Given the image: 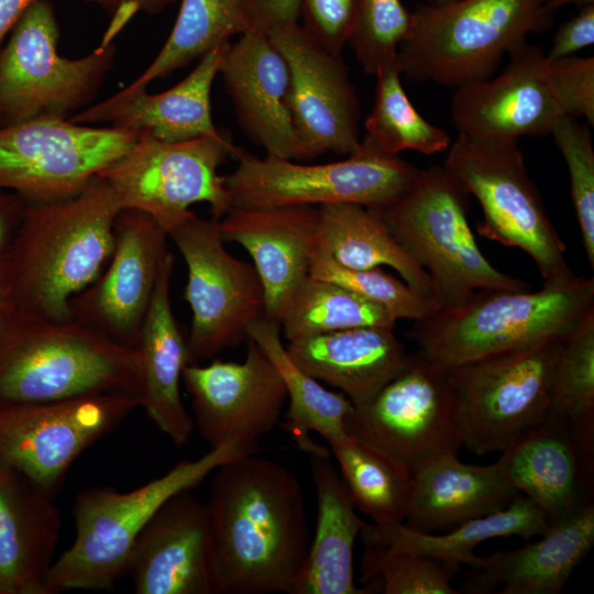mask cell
I'll list each match as a JSON object with an SVG mask.
<instances>
[{"label":"cell","instance_id":"obj_1","mask_svg":"<svg viewBox=\"0 0 594 594\" xmlns=\"http://www.w3.org/2000/svg\"><path fill=\"white\" fill-rule=\"evenodd\" d=\"M211 474L207 505L220 594H293L310 543L296 475L255 453Z\"/></svg>","mask_w":594,"mask_h":594},{"label":"cell","instance_id":"obj_2","mask_svg":"<svg viewBox=\"0 0 594 594\" xmlns=\"http://www.w3.org/2000/svg\"><path fill=\"white\" fill-rule=\"evenodd\" d=\"M121 209L112 188L98 176L70 198L26 202L0 271L12 315L72 318L70 300L111 257Z\"/></svg>","mask_w":594,"mask_h":594},{"label":"cell","instance_id":"obj_3","mask_svg":"<svg viewBox=\"0 0 594 594\" xmlns=\"http://www.w3.org/2000/svg\"><path fill=\"white\" fill-rule=\"evenodd\" d=\"M121 393L142 395L141 355L75 318L16 315L0 327V407Z\"/></svg>","mask_w":594,"mask_h":594},{"label":"cell","instance_id":"obj_4","mask_svg":"<svg viewBox=\"0 0 594 594\" xmlns=\"http://www.w3.org/2000/svg\"><path fill=\"white\" fill-rule=\"evenodd\" d=\"M594 312L593 277L543 280L540 289H476L414 321L408 331L427 360L444 367L572 334Z\"/></svg>","mask_w":594,"mask_h":594},{"label":"cell","instance_id":"obj_5","mask_svg":"<svg viewBox=\"0 0 594 594\" xmlns=\"http://www.w3.org/2000/svg\"><path fill=\"white\" fill-rule=\"evenodd\" d=\"M547 0H455L419 3L397 51L402 75L458 88L485 80L530 33L548 29Z\"/></svg>","mask_w":594,"mask_h":594},{"label":"cell","instance_id":"obj_6","mask_svg":"<svg viewBox=\"0 0 594 594\" xmlns=\"http://www.w3.org/2000/svg\"><path fill=\"white\" fill-rule=\"evenodd\" d=\"M245 454L233 446L210 448L180 461L164 475L130 491L94 487L75 501L76 536L51 566L47 594L69 590H111L127 574L133 546L160 507L177 493L200 484L220 464Z\"/></svg>","mask_w":594,"mask_h":594},{"label":"cell","instance_id":"obj_7","mask_svg":"<svg viewBox=\"0 0 594 594\" xmlns=\"http://www.w3.org/2000/svg\"><path fill=\"white\" fill-rule=\"evenodd\" d=\"M471 195L442 166L420 169L407 191L381 210L391 230L430 277L439 306L476 289L528 290L518 277L493 266L468 221Z\"/></svg>","mask_w":594,"mask_h":594},{"label":"cell","instance_id":"obj_8","mask_svg":"<svg viewBox=\"0 0 594 594\" xmlns=\"http://www.w3.org/2000/svg\"><path fill=\"white\" fill-rule=\"evenodd\" d=\"M232 156L238 165L222 177L231 208L239 209L358 204L383 210L407 191L420 172L366 136L344 160L323 164L271 155L260 158L239 146Z\"/></svg>","mask_w":594,"mask_h":594},{"label":"cell","instance_id":"obj_9","mask_svg":"<svg viewBox=\"0 0 594 594\" xmlns=\"http://www.w3.org/2000/svg\"><path fill=\"white\" fill-rule=\"evenodd\" d=\"M566 338L447 367L462 446L477 455L502 453L547 418L554 373Z\"/></svg>","mask_w":594,"mask_h":594},{"label":"cell","instance_id":"obj_10","mask_svg":"<svg viewBox=\"0 0 594 594\" xmlns=\"http://www.w3.org/2000/svg\"><path fill=\"white\" fill-rule=\"evenodd\" d=\"M442 166L481 206L482 237L529 255L543 280L574 275L566 248L530 179L518 141L459 134Z\"/></svg>","mask_w":594,"mask_h":594},{"label":"cell","instance_id":"obj_11","mask_svg":"<svg viewBox=\"0 0 594 594\" xmlns=\"http://www.w3.org/2000/svg\"><path fill=\"white\" fill-rule=\"evenodd\" d=\"M59 29L52 3L34 1L0 52V124L66 118L97 94L114 58L112 43L85 57L58 54Z\"/></svg>","mask_w":594,"mask_h":594},{"label":"cell","instance_id":"obj_12","mask_svg":"<svg viewBox=\"0 0 594 594\" xmlns=\"http://www.w3.org/2000/svg\"><path fill=\"white\" fill-rule=\"evenodd\" d=\"M234 146L223 132L182 142L139 134L134 144L98 177L112 188L122 209L146 213L167 233L194 204H208L216 220L231 209L218 169Z\"/></svg>","mask_w":594,"mask_h":594},{"label":"cell","instance_id":"obj_13","mask_svg":"<svg viewBox=\"0 0 594 594\" xmlns=\"http://www.w3.org/2000/svg\"><path fill=\"white\" fill-rule=\"evenodd\" d=\"M167 235L187 266L184 296L191 309V363L246 340L248 328L265 317V294L255 267L227 251L213 218L190 211Z\"/></svg>","mask_w":594,"mask_h":594},{"label":"cell","instance_id":"obj_14","mask_svg":"<svg viewBox=\"0 0 594 594\" xmlns=\"http://www.w3.org/2000/svg\"><path fill=\"white\" fill-rule=\"evenodd\" d=\"M37 118L0 128V189L26 202H48L80 193L121 157L139 134Z\"/></svg>","mask_w":594,"mask_h":594},{"label":"cell","instance_id":"obj_15","mask_svg":"<svg viewBox=\"0 0 594 594\" xmlns=\"http://www.w3.org/2000/svg\"><path fill=\"white\" fill-rule=\"evenodd\" d=\"M138 407L121 393L0 407V461L54 497L78 457Z\"/></svg>","mask_w":594,"mask_h":594},{"label":"cell","instance_id":"obj_16","mask_svg":"<svg viewBox=\"0 0 594 594\" xmlns=\"http://www.w3.org/2000/svg\"><path fill=\"white\" fill-rule=\"evenodd\" d=\"M345 429L411 471L437 454L459 453L462 443L448 369L419 352L408 354L399 373L371 402L354 407Z\"/></svg>","mask_w":594,"mask_h":594},{"label":"cell","instance_id":"obj_17","mask_svg":"<svg viewBox=\"0 0 594 594\" xmlns=\"http://www.w3.org/2000/svg\"><path fill=\"white\" fill-rule=\"evenodd\" d=\"M243 362L187 364L182 374L191 397L194 425L210 448L233 446L256 453L258 441L279 422L287 404L273 362L251 339Z\"/></svg>","mask_w":594,"mask_h":594},{"label":"cell","instance_id":"obj_18","mask_svg":"<svg viewBox=\"0 0 594 594\" xmlns=\"http://www.w3.org/2000/svg\"><path fill=\"white\" fill-rule=\"evenodd\" d=\"M107 271L70 300L72 317L108 338L138 346L143 321L169 253L167 233L150 216L121 209Z\"/></svg>","mask_w":594,"mask_h":594},{"label":"cell","instance_id":"obj_19","mask_svg":"<svg viewBox=\"0 0 594 594\" xmlns=\"http://www.w3.org/2000/svg\"><path fill=\"white\" fill-rule=\"evenodd\" d=\"M265 34L288 65L290 116L309 160L328 152L349 156L361 144L360 101L342 55L312 41L299 22Z\"/></svg>","mask_w":594,"mask_h":594},{"label":"cell","instance_id":"obj_20","mask_svg":"<svg viewBox=\"0 0 594 594\" xmlns=\"http://www.w3.org/2000/svg\"><path fill=\"white\" fill-rule=\"evenodd\" d=\"M508 56L498 76L455 88L450 111L459 134L518 141L551 134L564 117L543 50L526 40Z\"/></svg>","mask_w":594,"mask_h":594},{"label":"cell","instance_id":"obj_21","mask_svg":"<svg viewBox=\"0 0 594 594\" xmlns=\"http://www.w3.org/2000/svg\"><path fill=\"white\" fill-rule=\"evenodd\" d=\"M185 490L139 535L128 562L136 594H220L207 503Z\"/></svg>","mask_w":594,"mask_h":594},{"label":"cell","instance_id":"obj_22","mask_svg":"<svg viewBox=\"0 0 594 594\" xmlns=\"http://www.w3.org/2000/svg\"><path fill=\"white\" fill-rule=\"evenodd\" d=\"M245 135L266 155L307 161L289 109V68L265 33L251 30L230 43L220 73Z\"/></svg>","mask_w":594,"mask_h":594},{"label":"cell","instance_id":"obj_23","mask_svg":"<svg viewBox=\"0 0 594 594\" xmlns=\"http://www.w3.org/2000/svg\"><path fill=\"white\" fill-rule=\"evenodd\" d=\"M218 223L224 242L240 244L252 257L264 288L265 317L280 323L319 250L318 207L231 208Z\"/></svg>","mask_w":594,"mask_h":594},{"label":"cell","instance_id":"obj_24","mask_svg":"<svg viewBox=\"0 0 594 594\" xmlns=\"http://www.w3.org/2000/svg\"><path fill=\"white\" fill-rule=\"evenodd\" d=\"M231 42L199 58L193 72L170 89L150 95L117 92L100 103L73 116L75 123L109 122L111 127L147 134L163 142H182L218 135L211 116V87Z\"/></svg>","mask_w":594,"mask_h":594},{"label":"cell","instance_id":"obj_25","mask_svg":"<svg viewBox=\"0 0 594 594\" xmlns=\"http://www.w3.org/2000/svg\"><path fill=\"white\" fill-rule=\"evenodd\" d=\"M594 544V504L551 522L535 542L481 557L464 591L473 594H559Z\"/></svg>","mask_w":594,"mask_h":594},{"label":"cell","instance_id":"obj_26","mask_svg":"<svg viewBox=\"0 0 594 594\" xmlns=\"http://www.w3.org/2000/svg\"><path fill=\"white\" fill-rule=\"evenodd\" d=\"M514 488L551 522L593 503L594 469L582 457L566 424L550 414L497 460Z\"/></svg>","mask_w":594,"mask_h":594},{"label":"cell","instance_id":"obj_27","mask_svg":"<svg viewBox=\"0 0 594 594\" xmlns=\"http://www.w3.org/2000/svg\"><path fill=\"white\" fill-rule=\"evenodd\" d=\"M53 498L0 461V594H47L62 527Z\"/></svg>","mask_w":594,"mask_h":594},{"label":"cell","instance_id":"obj_28","mask_svg":"<svg viewBox=\"0 0 594 594\" xmlns=\"http://www.w3.org/2000/svg\"><path fill=\"white\" fill-rule=\"evenodd\" d=\"M414 488L406 526L420 532L452 529L469 520L504 509L518 492L499 463H463L444 452L413 470Z\"/></svg>","mask_w":594,"mask_h":594},{"label":"cell","instance_id":"obj_29","mask_svg":"<svg viewBox=\"0 0 594 594\" xmlns=\"http://www.w3.org/2000/svg\"><path fill=\"white\" fill-rule=\"evenodd\" d=\"M292 360L362 407L405 365L408 354L393 328L360 327L288 342Z\"/></svg>","mask_w":594,"mask_h":594},{"label":"cell","instance_id":"obj_30","mask_svg":"<svg viewBox=\"0 0 594 594\" xmlns=\"http://www.w3.org/2000/svg\"><path fill=\"white\" fill-rule=\"evenodd\" d=\"M169 251L143 321L138 349L142 366L141 407L151 421L176 446L185 444L195 429L184 406L180 382L191 363L184 336L172 309L169 286L174 270Z\"/></svg>","mask_w":594,"mask_h":594},{"label":"cell","instance_id":"obj_31","mask_svg":"<svg viewBox=\"0 0 594 594\" xmlns=\"http://www.w3.org/2000/svg\"><path fill=\"white\" fill-rule=\"evenodd\" d=\"M310 455L318 514L316 532L293 594H361L354 583L353 550L362 520L330 453Z\"/></svg>","mask_w":594,"mask_h":594},{"label":"cell","instance_id":"obj_32","mask_svg":"<svg viewBox=\"0 0 594 594\" xmlns=\"http://www.w3.org/2000/svg\"><path fill=\"white\" fill-rule=\"evenodd\" d=\"M549 526L544 513L518 493L504 509L469 520L443 534L416 531L403 522H366L360 536L365 546L425 554L460 571L461 564L473 568L480 562L481 557L474 553V549L481 542L512 536L529 541L546 532Z\"/></svg>","mask_w":594,"mask_h":594},{"label":"cell","instance_id":"obj_33","mask_svg":"<svg viewBox=\"0 0 594 594\" xmlns=\"http://www.w3.org/2000/svg\"><path fill=\"white\" fill-rule=\"evenodd\" d=\"M319 250L341 266H389L422 296L433 298L430 277L399 243L382 211L358 204L318 207Z\"/></svg>","mask_w":594,"mask_h":594},{"label":"cell","instance_id":"obj_34","mask_svg":"<svg viewBox=\"0 0 594 594\" xmlns=\"http://www.w3.org/2000/svg\"><path fill=\"white\" fill-rule=\"evenodd\" d=\"M248 338L268 356L284 382L288 403L285 413L287 432L309 454L330 453L314 442L309 432H317L327 442L346 433L345 420L354 409L352 402L343 393L323 387L292 360L280 339L278 322L263 317L248 328Z\"/></svg>","mask_w":594,"mask_h":594},{"label":"cell","instance_id":"obj_35","mask_svg":"<svg viewBox=\"0 0 594 594\" xmlns=\"http://www.w3.org/2000/svg\"><path fill=\"white\" fill-rule=\"evenodd\" d=\"M328 443L355 508L376 525L405 521L414 488L411 469L349 432Z\"/></svg>","mask_w":594,"mask_h":594},{"label":"cell","instance_id":"obj_36","mask_svg":"<svg viewBox=\"0 0 594 594\" xmlns=\"http://www.w3.org/2000/svg\"><path fill=\"white\" fill-rule=\"evenodd\" d=\"M252 29L251 0H182L172 32L142 75L120 95L146 90L167 76L202 57L217 46Z\"/></svg>","mask_w":594,"mask_h":594},{"label":"cell","instance_id":"obj_37","mask_svg":"<svg viewBox=\"0 0 594 594\" xmlns=\"http://www.w3.org/2000/svg\"><path fill=\"white\" fill-rule=\"evenodd\" d=\"M397 319L385 308L332 282L308 277L280 320L288 342L360 328L395 329Z\"/></svg>","mask_w":594,"mask_h":594},{"label":"cell","instance_id":"obj_38","mask_svg":"<svg viewBox=\"0 0 594 594\" xmlns=\"http://www.w3.org/2000/svg\"><path fill=\"white\" fill-rule=\"evenodd\" d=\"M549 414L566 424L585 462L594 469V312L564 340Z\"/></svg>","mask_w":594,"mask_h":594},{"label":"cell","instance_id":"obj_39","mask_svg":"<svg viewBox=\"0 0 594 594\" xmlns=\"http://www.w3.org/2000/svg\"><path fill=\"white\" fill-rule=\"evenodd\" d=\"M400 75L397 61L382 66L374 75L375 99L365 119V136L389 154L409 150L433 155L447 151L451 145L449 134L416 110Z\"/></svg>","mask_w":594,"mask_h":594},{"label":"cell","instance_id":"obj_40","mask_svg":"<svg viewBox=\"0 0 594 594\" xmlns=\"http://www.w3.org/2000/svg\"><path fill=\"white\" fill-rule=\"evenodd\" d=\"M310 277L336 283L356 295L382 306L397 320L417 321L435 312L439 304L414 290L403 279L381 267L352 270L336 263L318 250L310 267Z\"/></svg>","mask_w":594,"mask_h":594},{"label":"cell","instance_id":"obj_41","mask_svg":"<svg viewBox=\"0 0 594 594\" xmlns=\"http://www.w3.org/2000/svg\"><path fill=\"white\" fill-rule=\"evenodd\" d=\"M362 559L364 582L380 580L385 594H459L451 581L459 572L420 553L365 546Z\"/></svg>","mask_w":594,"mask_h":594},{"label":"cell","instance_id":"obj_42","mask_svg":"<svg viewBox=\"0 0 594 594\" xmlns=\"http://www.w3.org/2000/svg\"><path fill=\"white\" fill-rule=\"evenodd\" d=\"M570 178V194L582 244L594 267V147L587 123L564 116L551 131Z\"/></svg>","mask_w":594,"mask_h":594},{"label":"cell","instance_id":"obj_43","mask_svg":"<svg viewBox=\"0 0 594 594\" xmlns=\"http://www.w3.org/2000/svg\"><path fill=\"white\" fill-rule=\"evenodd\" d=\"M409 22L410 12L402 0H361L348 44L367 75L374 76L382 66L397 61Z\"/></svg>","mask_w":594,"mask_h":594},{"label":"cell","instance_id":"obj_44","mask_svg":"<svg viewBox=\"0 0 594 594\" xmlns=\"http://www.w3.org/2000/svg\"><path fill=\"white\" fill-rule=\"evenodd\" d=\"M361 0H300V24L307 35L334 55H342L354 30Z\"/></svg>","mask_w":594,"mask_h":594},{"label":"cell","instance_id":"obj_45","mask_svg":"<svg viewBox=\"0 0 594 594\" xmlns=\"http://www.w3.org/2000/svg\"><path fill=\"white\" fill-rule=\"evenodd\" d=\"M550 77L564 116L594 124V57L574 55L549 62Z\"/></svg>","mask_w":594,"mask_h":594},{"label":"cell","instance_id":"obj_46","mask_svg":"<svg viewBox=\"0 0 594 594\" xmlns=\"http://www.w3.org/2000/svg\"><path fill=\"white\" fill-rule=\"evenodd\" d=\"M594 43V3L585 4L576 15L561 24L546 57L549 62L573 55Z\"/></svg>","mask_w":594,"mask_h":594},{"label":"cell","instance_id":"obj_47","mask_svg":"<svg viewBox=\"0 0 594 594\" xmlns=\"http://www.w3.org/2000/svg\"><path fill=\"white\" fill-rule=\"evenodd\" d=\"M252 29L262 33L284 24L297 23L300 0H251Z\"/></svg>","mask_w":594,"mask_h":594},{"label":"cell","instance_id":"obj_48","mask_svg":"<svg viewBox=\"0 0 594 594\" xmlns=\"http://www.w3.org/2000/svg\"><path fill=\"white\" fill-rule=\"evenodd\" d=\"M102 7L112 14L102 42L111 43L112 38L121 31L127 22L139 11L155 14L164 10L176 0H85Z\"/></svg>","mask_w":594,"mask_h":594},{"label":"cell","instance_id":"obj_49","mask_svg":"<svg viewBox=\"0 0 594 594\" xmlns=\"http://www.w3.org/2000/svg\"><path fill=\"white\" fill-rule=\"evenodd\" d=\"M26 201L15 193L0 189V271L8 255Z\"/></svg>","mask_w":594,"mask_h":594},{"label":"cell","instance_id":"obj_50","mask_svg":"<svg viewBox=\"0 0 594 594\" xmlns=\"http://www.w3.org/2000/svg\"><path fill=\"white\" fill-rule=\"evenodd\" d=\"M34 1L36 0H0V43Z\"/></svg>","mask_w":594,"mask_h":594},{"label":"cell","instance_id":"obj_51","mask_svg":"<svg viewBox=\"0 0 594 594\" xmlns=\"http://www.w3.org/2000/svg\"><path fill=\"white\" fill-rule=\"evenodd\" d=\"M12 314V307L7 287L0 276V327Z\"/></svg>","mask_w":594,"mask_h":594},{"label":"cell","instance_id":"obj_52","mask_svg":"<svg viewBox=\"0 0 594 594\" xmlns=\"http://www.w3.org/2000/svg\"><path fill=\"white\" fill-rule=\"evenodd\" d=\"M569 3H579L585 6L594 3V0H547L546 7L549 11L554 12L557 9Z\"/></svg>","mask_w":594,"mask_h":594},{"label":"cell","instance_id":"obj_53","mask_svg":"<svg viewBox=\"0 0 594 594\" xmlns=\"http://www.w3.org/2000/svg\"><path fill=\"white\" fill-rule=\"evenodd\" d=\"M452 1H455V0H430V3L431 4H446V3H450Z\"/></svg>","mask_w":594,"mask_h":594}]
</instances>
